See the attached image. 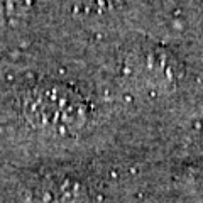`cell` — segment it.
<instances>
[{
	"mask_svg": "<svg viewBox=\"0 0 203 203\" xmlns=\"http://www.w3.org/2000/svg\"><path fill=\"white\" fill-rule=\"evenodd\" d=\"M22 108L30 125L51 134L76 132L88 118V108L81 95L61 83H44L32 88Z\"/></svg>",
	"mask_w": 203,
	"mask_h": 203,
	"instance_id": "cell-1",
	"label": "cell"
}]
</instances>
